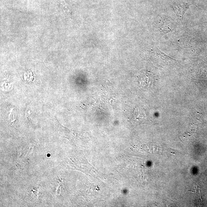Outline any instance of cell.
<instances>
[{"mask_svg":"<svg viewBox=\"0 0 207 207\" xmlns=\"http://www.w3.org/2000/svg\"><path fill=\"white\" fill-rule=\"evenodd\" d=\"M188 8L186 4H176L172 6V9L178 18L181 21H183L184 13Z\"/></svg>","mask_w":207,"mask_h":207,"instance_id":"1","label":"cell"},{"mask_svg":"<svg viewBox=\"0 0 207 207\" xmlns=\"http://www.w3.org/2000/svg\"><path fill=\"white\" fill-rule=\"evenodd\" d=\"M60 1L61 6H62V7L63 8L64 11L66 12L67 13H70V9H69L68 6L66 4L65 1L64 0H62V1Z\"/></svg>","mask_w":207,"mask_h":207,"instance_id":"2","label":"cell"}]
</instances>
